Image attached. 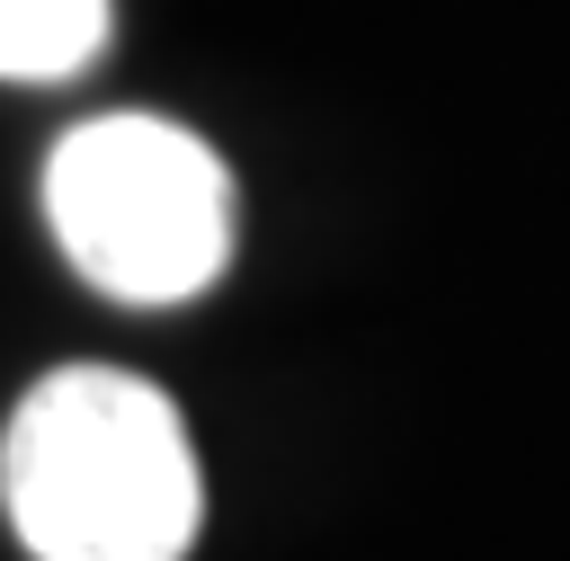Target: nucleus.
I'll return each instance as SVG.
<instances>
[{
  "mask_svg": "<svg viewBox=\"0 0 570 561\" xmlns=\"http://www.w3.org/2000/svg\"><path fill=\"white\" fill-rule=\"evenodd\" d=\"M0 508L36 561H187L205 481L178 401L125 365H53L9 410Z\"/></svg>",
  "mask_w": 570,
  "mask_h": 561,
  "instance_id": "f257e3e1",
  "label": "nucleus"
},
{
  "mask_svg": "<svg viewBox=\"0 0 570 561\" xmlns=\"http://www.w3.org/2000/svg\"><path fill=\"white\" fill-rule=\"evenodd\" d=\"M62 258L116 303H187L232 267V169L169 116H89L45 160Z\"/></svg>",
  "mask_w": 570,
  "mask_h": 561,
  "instance_id": "f03ea898",
  "label": "nucleus"
},
{
  "mask_svg": "<svg viewBox=\"0 0 570 561\" xmlns=\"http://www.w3.org/2000/svg\"><path fill=\"white\" fill-rule=\"evenodd\" d=\"M116 0H0V80H71L98 62Z\"/></svg>",
  "mask_w": 570,
  "mask_h": 561,
  "instance_id": "7ed1b4c3",
  "label": "nucleus"
}]
</instances>
